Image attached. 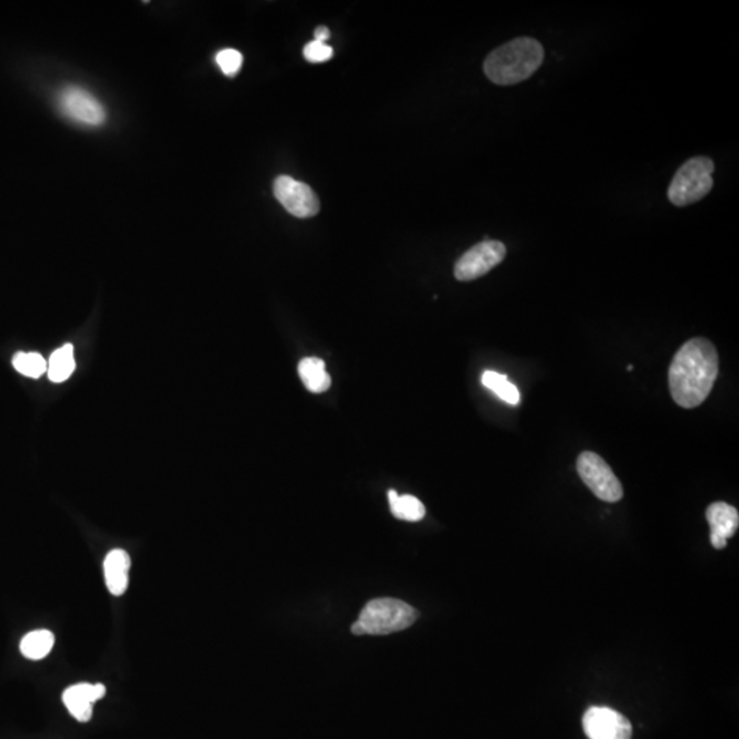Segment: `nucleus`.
Here are the masks:
<instances>
[{
    "label": "nucleus",
    "instance_id": "obj_6",
    "mask_svg": "<svg viewBox=\"0 0 739 739\" xmlns=\"http://www.w3.org/2000/svg\"><path fill=\"white\" fill-rule=\"evenodd\" d=\"M60 112L73 122L85 126H100L106 122V109L100 101L77 85H68L57 93Z\"/></svg>",
    "mask_w": 739,
    "mask_h": 739
},
{
    "label": "nucleus",
    "instance_id": "obj_4",
    "mask_svg": "<svg viewBox=\"0 0 739 739\" xmlns=\"http://www.w3.org/2000/svg\"><path fill=\"white\" fill-rule=\"evenodd\" d=\"M713 161L706 156H695L684 161L668 188L670 202L684 207L705 197L713 186Z\"/></svg>",
    "mask_w": 739,
    "mask_h": 739
},
{
    "label": "nucleus",
    "instance_id": "obj_8",
    "mask_svg": "<svg viewBox=\"0 0 739 739\" xmlns=\"http://www.w3.org/2000/svg\"><path fill=\"white\" fill-rule=\"evenodd\" d=\"M274 196L282 207L297 218H311L319 213V199L311 186L293 180L289 175H279L274 181Z\"/></svg>",
    "mask_w": 739,
    "mask_h": 739
},
{
    "label": "nucleus",
    "instance_id": "obj_9",
    "mask_svg": "<svg viewBox=\"0 0 739 739\" xmlns=\"http://www.w3.org/2000/svg\"><path fill=\"white\" fill-rule=\"evenodd\" d=\"M583 730L588 739H631V723L607 706H591L583 716Z\"/></svg>",
    "mask_w": 739,
    "mask_h": 739
},
{
    "label": "nucleus",
    "instance_id": "obj_19",
    "mask_svg": "<svg viewBox=\"0 0 739 739\" xmlns=\"http://www.w3.org/2000/svg\"><path fill=\"white\" fill-rule=\"evenodd\" d=\"M216 65L227 77H234L243 66V55L234 48L221 49L215 55Z\"/></svg>",
    "mask_w": 739,
    "mask_h": 739
},
{
    "label": "nucleus",
    "instance_id": "obj_13",
    "mask_svg": "<svg viewBox=\"0 0 739 739\" xmlns=\"http://www.w3.org/2000/svg\"><path fill=\"white\" fill-rule=\"evenodd\" d=\"M298 377L311 393H323L331 385V378L326 371V364L322 359L304 358L298 363Z\"/></svg>",
    "mask_w": 739,
    "mask_h": 739
},
{
    "label": "nucleus",
    "instance_id": "obj_7",
    "mask_svg": "<svg viewBox=\"0 0 739 739\" xmlns=\"http://www.w3.org/2000/svg\"><path fill=\"white\" fill-rule=\"evenodd\" d=\"M505 254V245L501 241H482L471 246L457 259L454 265V276L457 281H474L500 265Z\"/></svg>",
    "mask_w": 739,
    "mask_h": 739
},
{
    "label": "nucleus",
    "instance_id": "obj_12",
    "mask_svg": "<svg viewBox=\"0 0 739 739\" xmlns=\"http://www.w3.org/2000/svg\"><path fill=\"white\" fill-rule=\"evenodd\" d=\"M104 579L112 596H122L129 585L130 557L123 549H112L104 558Z\"/></svg>",
    "mask_w": 739,
    "mask_h": 739
},
{
    "label": "nucleus",
    "instance_id": "obj_11",
    "mask_svg": "<svg viewBox=\"0 0 739 739\" xmlns=\"http://www.w3.org/2000/svg\"><path fill=\"white\" fill-rule=\"evenodd\" d=\"M106 695V686L101 683H77L63 692L62 700L71 716L85 723L92 717L93 703Z\"/></svg>",
    "mask_w": 739,
    "mask_h": 739
},
{
    "label": "nucleus",
    "instance_id": "obj_15",
    "mask_svg": "<svg viewBox=\"0 0 739 739\" xmlns=\"http://www.w3.org/2000/svg\"><path fill=\"white\" fill-rule=\"evenodd\" d=\"M76 369L73 345L66 344L52 353L47 361V374L52 382H65Z\"/></svg>",
    "mask_w": 739,
    "mask_h": 739
},
{
    "label": "nucleus",
    "instance_id": "obj_16",
    "mask_svg": "<svg viewBox=\"0 0 739 739\" xmlns=\"http://www.w3.org/2000/svg\"><path fill=\"white\" fill-rule=\"evenodd\" d=\"M55 637L48 630H36V631L29 632L22 638L21 653L26 659L40 660L44 659L49 651L54 648Z\"/></svg>",
    "mask_w": 739,
    "mask_h": 739
},
{
    "label": "nucleus",
    "instance_id": "obj_20",
    "mask_svg": "<svg viewBox=\"0 0 739 739\" xmlns=\"http://www.w3.org/2000/svg\"><path fill=\"white\" fill-rule=\"evenodd\" d=\"M303 55L308 62L322 63L333 57V48L326 43L312 40L304 47Z\"/></svg>",
    "mask_w": 739,
    "mask_h": 739
},
{
    "label": "nucleus",
    "instance_id": "obj_17",
    "mask_svg": "<svg viewBox=\"0 0 739 739\" xmlns=\"http://www.w3.org/2000/svg\"><path fill=\"white\" fill-rule=\"evenodd\" d=\"M481 382L484 388L497 394L503 401L508 402V404L511 405L519 404V390H517L514 383L509 382L506 375L498 374V372L492 371V370H487V371L482 374Z\"/></svg>",
    "mask_w": 739,
    "mask_h": 739
},
{
    "label": "nucleus",
    "instance_id": "obj_10",
    "mask_svg": "<svg viewBox=\"0 0 739 739\" xmlns=\"http://www.w3.org/2000/svg\"><path fill=\"white\" fill-rule=\"evenodd\" d=\"M706 520L711 527V544L714 549H724L727 539L738 530L739 515L736 508L727 503L717 501L706 509Z\"/></svg>",
    "mask_w": 739,
    "mask_h": 739
},
{
    "label": "nucleus",
    "instance_id": "obj_14",
    "mask_svg": "<svg viewBox=\"0 0 739 739\" xmlns=\"http://www.w3.org/2000/svg\"><path fill=\"white\" fill-rule=\"evenodd\" d=\"M388 497L391 514L397 519L407 520V522H419L426 515V508H424L423 504L413 495H400L397 494L396 490H389Z\"/></svg>",
    "mask_w": 739,
    "mask_h": 739
},
{
    "label": "nucleus",
    "instance_id": "obj_2",
    "mask_svg": "<svg viewBox=\"0 0 739 739\" xmlns=\"http://www.w3.org/2000/svg\"><path fill=\"white\" fill-rule=\"evenodd\" d=\"M544 60V48L531 37L508 41L490 52L484 63V74L497 85H514L536 73Z\"/></svg>",
    "mask_w": 739,
    "mask_h": 739
},
{
    "label": "nucleus",
    "instance_id": "obj_1",
    "mask_svg": "<svg viewBox=\"0 0 739 739\" xmlns=\"http://www.w3.org/2000/svg\"><path fill=\"white\" fill-rule=\"evenodd\" d=\"M719 374V355L709 339L695 337L684 342L668 370L673 401L682 408H695L705 401Z\"/></svg>",
    "mask_w": 739,
    "mask_h": 739
},
{
    "label": "nucleus",
    "instance_id": "obj_5",
    "mask_svg": "<svg viewBox=\"0 0 739 739\" xmlns=\"http://www.w3.org/2000/svg\"><path fill=\"white\" fill-rule=\"evenodd\" d=\"M577 470L586 486L599 500L616 503L623 497V486L608 463L594 452H582L578 456Z\"/></svg>",
    "mask_w": 739,
    "mask_h": 739
},
{
    "label": "nucleus",
    "instance_id": "obj_18",
    "mask_svg": "<svg viewBox=\"0 0 739 739\" xmlns=\"http://www.w3.org/2000/svg\"><path fill=\"white\" fill-rule=\"evenodd\" d=\"M13 366L19 374L38 378L47 372V360L37 352H18L13 358Z\"/></svg>",
    "mask_w": 739,
    "mask_h": 739
},
{
    "label": "nucleus",
    "instance_id": "obj_21",
    "mask_svg": "<svg viewBox=\"0 0 739 739\" xmlns=\"http://www.w3.org/2000/svg\"><path fill=\"white\" fill-rule=\"evenodd\" d=\"M314 40L319 43H326L330 38V30L326 26H317L314 32Z\"/></svg>",
    "mask_w": 739,
    "mask_h": 739
},
{
    "label": "nucleus",
    "instance_id": "obj_3",
    "mask_svg": "<svg viewBox=\"0 0 739 739\" xmlns=\"http://www.w3.org/2000/svg\"><path fill=\"white\" fill-rule=\"evenodd\" d=\"M419 612L397 598H375L367 602L358 620L350 627L355 635H389L415 623Z\"/></svg>",
    "mask_w": 739,
    "mask_h": 739
}]
</instances>
